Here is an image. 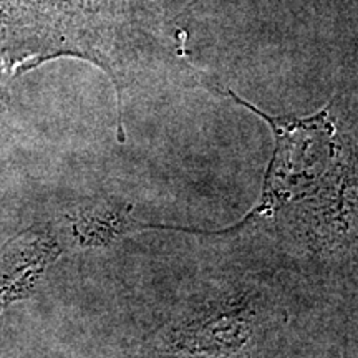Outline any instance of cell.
<instances>
[{
  "mask_svg": "<svg viewBox=\"0 0 358 358\" xmlns=\"http://www.w3.org/2000/svg\"><path fill=\"white\" fill-rule=\"evenodd\" d=\"M262 312V303L254 294L221 295L173 322L163 335V343L173 355L241 357L256 340Z\"/></svg>",
  "mask_w": 358,
  "mask_h": 358,
  "instance_id": "2",
  "label": "cell"
},
{
  "mask_svg": "<svg viewBox=\"0 0 358 358\" xmlns=\"http://www.w3.org/2000/svg\"><path fill=\"white\" fill-rule=\"evenodd\" d=\"M226 93L254 115L261 116L275 138L274 155L267 166L261 199L243 221L229 227V232L243 229L250 222L268 217L282 206L306 201L310 196L313 203L306 208V221L310 214L324 208V204L343 196L347 174L340 166L342 146L337 129L329 120V111H319L307 118L272 116L231 90Z\"/></svg>",
  "mask_w": 358,
  "mask_h": 358,
  "instance_id": "1",
  "label": "cell"
},
{
  "mask_svg": "<svg viewBox=\"0 0 358 358\" xmlns=\"http://www.w3.org/2000/svg\"><path fill=\"white\" fill-rule=\"evenodd\" d=\"M60 229L65 243L71 249L110 248L124 237L143 231H182L189 234H204L203 229L164 226V224L143 222L133 216L129 204L115 201H90L62 214Z\"/></svg>",
  "mask_w": 358,
  "mask_h": 358,
  "instance_id": "3",
  "label": "cell"
}]
</instances>
